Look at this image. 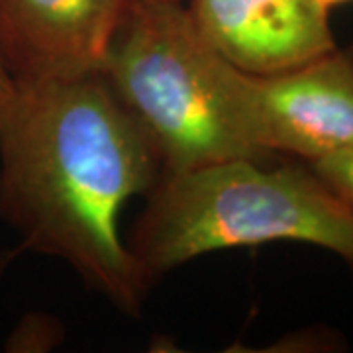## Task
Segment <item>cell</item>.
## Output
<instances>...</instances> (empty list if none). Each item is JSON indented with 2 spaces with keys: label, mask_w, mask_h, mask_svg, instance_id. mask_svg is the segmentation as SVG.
Instances as JSON below:
<instances>
[{
  "label": "cell",
  "mask_w": 353,
  "mask_h": 353,
  "mask_svg": "<svg viewBox=\"0 0 353 353\" xmlns=\"http://www.w3.org/2000/svg\"><path fill=\"white\" fill-rule=\"evenodd\" d=\"M128 0H0V46L16 81L97 75Z\"/></svg>",
  "instance_id": "5b68a950"
},
{
  "label": "cell",
  "mask_w": 353,
  "mask_h": 353,
  "mask_svg": "<svg viewBox=\"0 0 353 353\" xmlns=\"http://www.w3.org/2000/svg\"><path fill=\"white\" fill-rule=\"evenodd\" d=\"M240 112L261 157L312 161L353 145V43L273 75L243 73Z\"/></svg>",
  "instance_id": "277c9868"
},
{
  "label": "cell",
  "mask_w": 353,
  "mask_h": 353,
  "mask_svg": "<svg viewBox=\"0 0 353 353\" xmlns=\"http://www.w3.org/2000/svg\"><path fill=\"white\" fill-rule=\"evenodd\" d=\"M14 94H16V79L10 73L8 65H6L4 53H2V46H0V118L8 110Z\"/></svg>",
  "instance_id": "ba28073f"
},
{
  "label": "cell",
  "mask_w": 353,
  "mask_h": 353,
  "mask_svg": "<svg viewBox=\"0 0 353 353\" xmlns=\"http://www.w3.org/2000/svg\"><path fill=\"white\" fill-rule=\"evenodd\" d=\"M241 73L202 39L181 0H128L99 71L163 173L267 159L243 132Z\"/></svg>",
  "instance_id": "3957f363"
},
{
  "label": "cell",
  "mask_w": 353,
  "mask_h": 353,
  "mask_svg": "<svg viewBox=\"0 0 353 353\" xmlns=\"http://www.w3.org/2000/svg\"><path fill=\"white\" fill-rule=\"evenodd\" d=\"M202 39L250 75H273L336 48L328 8L318 0H190Z\"/></svg>",
  "instance_id": "8992f818"
},
{
  "label": "cell",
  "mask_w": 353,
  "mask_h": 353,
  "mask_svg": "<svg viewBox=\"0 0 353 353\" xmlns=\"http://www.w3.org/2000/svg\"><path fill=\"white\" fill-rule=\"evenodd\" d=\"M338 199L353 210V145L304 161Z\"/></svg>",
  "instance_id": "52a82bcc"
},
{
  "label": "cell",
  "mask_w": 353,
  "mask_h": 353,
  "mask_svg": "<svg viewBox=\"0 0 353 353\" xmlns=\"http://www.w3.org/2000/svg\"><path fill=\"white\" fill-rule=\"evenodd\" d=\"M324 8H328V10H332V8H336V6H341V4H347V2H353V0H318Z\"/></svg>",
  "instance_id": "9c48e42d"
},
{
  "label": "cell",
  "mask_w": 353,
  "mask_h": 353,
  "mask_svg": "<svg viewBox=\"0 0 353 353\" xmlns=\"http://www.w3.org/2000/svg\"><path fill=\"white\" fill-rule=\"evenodd\" d=\"M161 163L102 77L16 81L0 118V214L36 252L65 259L136 316L153 277L118 230Z\"/></svg>",
  "instance_id": "6da1fadb"
},
{
  "label": "cell",
  "mask_w": 353,
  "mask_h": 353,
  "mask_svg": "<svg viewBox=\"0 0 353 353\" xmlns=\"http://www.w3.org/2000/svg\"><path fill=\"white\" fill-rule=\"evenodd\" d=\"M301 241L353 273V210L304 163L230 159L165 173L128 248L153 279L204 253Z\"/></svg>",
  "instance_id": "7a4b0ae2"
}]
</instances>
